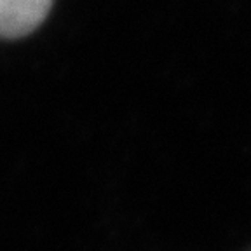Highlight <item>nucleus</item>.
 <instances>
[{"instance_id": "nucleus-1", "label": "nucleus", "mask_w": 251, "mask_h": 251, "mask_svg": "<svg viewBox=\"0 0 251 251\" xmlns=\"http://www.w3.org/2000/svg\"><path fill=\"white\" fill-rule=\"evenodd\" d=\"M52 0H0V39H21L39 28Z\"/></svg>"}]
</instances>
